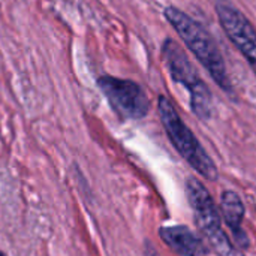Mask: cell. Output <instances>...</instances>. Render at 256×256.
<instances>
[{"mask_svg":"<svg viewBox=\"0 0 256 256\" xmlns=\"http://www.w3.org/2000/svg\"><path fill=\"white\" fill-rule=\"evenodd\" d=\"M164 15L178 33V36L183 39L186 46L208 70L216 84L231 98H234V88L214 38L206 30V27H202L198 21H195L192 16H189L176 6H168L164 10Z\"/></svg>","mask_w":256,"mask_h":256,"instance_id":"1","label":"cell"},{"mask_svg":"<svg viewBox=\"0 0 256 256\" xmlns=\"http://www.w3.org/2000/svg\"><path fill=\"white\" fill-rule=\"evenodd\" d=\"M186 195L194 213L195 224L210 249L218 256H244L243 250L236 246L222 228L220 212L207 188L196 178L189 177L186 182Z\"/></svg>","mask_w":256,"mask_h":256,"instance_id":"2","label":"cell"},{"mask_svg":"<svg viewBox=\"0 0 256 256\" xmlns=\"http://www.w3.org/2000/svg\"><path fill=\"white\" fill-rule=\"evenodd\" d=\"M158 111L162 126L178 154L206 180H218V168L213 159L208 156L189 126L182 120L172 102L164 94L158 99Z\"/></svg>","mask_w":256,"mask_h":256,"instance_id":"3","label":"cell"},{"mask_svg":"<svg viewBox=\"0 0 256 256\" xmlns=\"http://www.w3.org/2000/svg\"><path fill=\"white\" fill-rule=\"evenodd\" d=\"M162 57L176 82L183 84L190 93V106L196 117L208 120L212 117V93L204 80L196 72L183 48L171 38H166L162 45Z\"/></svg>","mask_w":256,"mask_h":256,"instance_id":"4","label":"cell"},{"mask_svg":"<svg viewBox=\"0 0 256 256\" xmlns=\"http://www.w3.org/2000/svg\"><path fill=\"white\" fill-rule=\"evenodd\" d=\"M98 87L118 118L141 120L148 114L150 100L138 82L104 75L98 78Z\"/></svg>","mask_w":256,"mask_h":256,"instance_id":"5","label":"cell"},{"mask_svg":"<svg viewBox=\"0 0 256 256\" xmlns=\"http://www.w3.org/2000/svg\"><path fill=\"white\" fill-rule=\"evenodd\" d=\"M216 12L222 28L231 42L246 57L256 74V30L252 22L226 0L216 2Z\"/></svg>","mask_w":256,"mask_h":256,"instance_id":"6","label":"cell"},{"mask_svg":"<svg viewBox=\"0 0 256 256\" xmlns=\"http://www.w3.org/2000/svg\"><path fill=\"white\" fill-rule=\"evenodd\" d=\"M220 212H222V220L226 224V226L230 228L232 237H234V243L237 248L243 249H249L250 246V240L243 228V219L246 214L242 198L238 196L237 192L234 190H225L220 195Z\"/></svg>","mask_w":256,"mask_h":256,"instance_id":"7","label":"cell"},{"mask_svg":"<svg viewBox=\"0 0 256 256\" xmlns=\"http://www.w3.org/2000/svg\"><path fill=\"white\" fill-rule=\"evenodd\" d=\"M160 240L178 256H204L207 248L195 232L184 225L162 226L159 230Z\"/></svg>","mask_w":256,"mask_h":256,"instance_id":"8","label":"cell"},{"mask_svg":"<svg viewBox=\"0 0 256 256\" xmlns=\"http://www.w3.org/2000/svg\"><path fill=\"white\" fill-rule=\"evenodd\" d=\"M144 256H160L158 254V250L154 249V246L150 243V242H146V246H144Z\"/></svg>","mask_w":256,"mask_h":256,"instance_id":"9","label":"cell"},{"mask_svg":"<svg viewBox=\"0 0 256 256\" xmlns=\"http://www.w3.org/2000/svg\"><path fill=\"white\" fill-rule=\"evenodd\" d=\"M0 256H4V255H3V254H2V252H0Z\"/></svg>","mask_w":256,"mask_h":256,"instance_id":"10","label":"cell"}]
</instances>
